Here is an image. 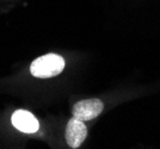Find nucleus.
<instances>
[{
    "instance_id": "obj_1",
    "label": "nucleus",
    "mask_w": 160,
    "mask_h": 149,
    "mask_svg": "<svg viewBox=\"0 0 160 149\" xmlns=\"http://www.w3.org/2000/svg\"><path fill=\"white\" fill-rule=\"evenodd\" d=\"M66 67L65 59L59 54L48 53L35 59L29 66V73L36 79H50L58 76Z\"/></svg>"
},
{
    "instance_id": "obj_2",
    "label": "nucleus",
    "mask_w": 160,
    "mask_h": 149,
    "mask_svg": "<svg viewBox=\"0 0 160 149\" xmlns=\"http://www.w3.org/2000/svg\"><path fill=\"white\" fill-rule=\"evenodd\" d=\"M11 125L17 131L25 135H33L38 132L41 129L40 121L36 118V116L32 115L30 111L25 108H17L11 113L10 117Z\"/></svg>"
},
{
    "instance_id": "obj_3",
    "label": "nucleus",
    "mask_w": 160,
    "mask_h": 149,
    "mask_svg": "<svg viewBox=\"0 0 160 149\" xmlns=\"http://www.w3.org/2000/svg\"><path fill=\"white\" fill-rule=\"evenodd\" d=\"M104 110V103L99 98H90L77 102L72 108V116L84 122L97 118Z\"/></svg>"
},
{
    "instance_id": "obj_4",
    "label": "nucleus",
    "mask_w": 160,
    "mask_h": 149,
    "mask_svg": "<svg viewBox=\"0 0 160 149\" xmlns=\"http://www.w3.org/2000/svg\"><path fill=\"white\" fill-rule=\"evenodd\" d=\"M87 127L84 121L72 117L66 125L65 131V138H66L67 146L72 149L79 148L84 143L87 137Z\"/></svg>"
}]
</instances>
